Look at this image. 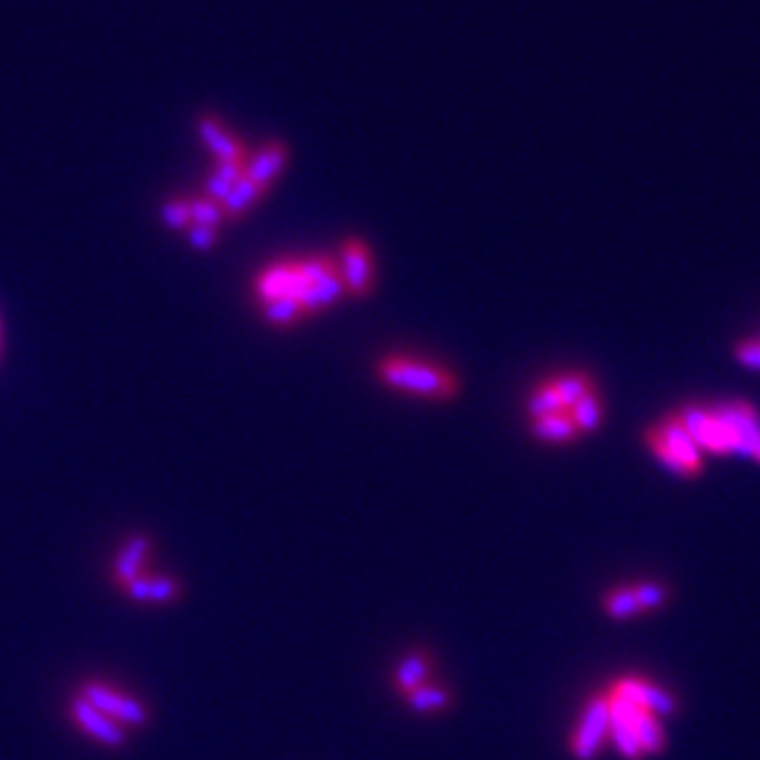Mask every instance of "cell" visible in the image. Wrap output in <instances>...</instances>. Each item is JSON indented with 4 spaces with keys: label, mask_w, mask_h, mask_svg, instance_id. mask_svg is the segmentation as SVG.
<instances>
[{
    "label": "cell",
    "mask_w": 760,
    "mask_h": 760,
    "mask_svg": "<svg viewBox=\"0 0 760 760\" xmlns=\"http://www.w3.org/2000/svg\"><path fill=\"white\" fill-rule=\"evenodd\" d=\"M197 131H200L202 143H205L207 151L214 155L217 163L244 160V146L219 123V119H214V116H202L200 123H197Z\"/></svg>",
    "instance_id": "12"
},
{
    "label": "cell",
    "mask_w": 760,
    "mask_h": 760,
    "mask_svg": "<svg viewBox=\"0 0 760 760\" xmlns=\"http://www.w3.org/2000/svg\"><path fill=\"white\" fill-rule=\"evenodd\" d=\"M569 411L576 428L581 431V436L583 433H596L598 428H601L603 419H606V406H603V396L598 389L583 396L581 401H576Z\"/></svg>",
    "instance_id": "20"
},
{
    "label": "cell",
    "mask_w": 760,
    "mask_h": 760,
    "mask_svg": "<svg viewBox=\"0 0 760 760\" xmlns=\"http://www.w3.org/2000/svg\"><path fill=\"white\" fill-rule=\"evenodd\" d=\"M286 163H288V148L278 141L266 143V146L261 148V151H256L254 158L246 163L244 175L254 180L259 187L269 190L271 183H274L278 175L283 173Z\"/></svg>",
    "instance_id": "13"
},
{
    "label": "cell",
    "mask_w": 760,
    "mask_h": 760,
    "mask_svg": "<svg viewBox=\"0 0 760 760\" xmlns=\"http://www.w3.org/2000/svg\"><path fill=\"white\" fill-rule=\"evenodd\" d=\"M69 711H72V719L77 721L79 729L89 733V736L96 738L99 743H104V746L119 748L123 746V741H126V731H123L119 721L106 716L104 711L96 709L94 704H89V701L79 697V694L72 699V709Z\"/></svg>",
    "instance_id": "10"
},
{
    "label": "cell",
    "mask_w": 760,
    "mask_h": 760,
    "mask_svg": "<svg viewBox=\"0 0 760 760\" xmlns=\"http://www.w3.org/2000/svg\"><path fill=\"white\" fill-rule=\"evenodd\" d=\"M549 379H551V384H554L556 394H559L561 401H564L566 409H571L576 401H581L583 396L596 392L598 389L596 379H593L588 372H583V369L556 374V377H549Z\"/></svg>",
    "instance_id": "19"
},
{
    "label": "cell",
    "mask_w": 760,
    "mask_h": 760,
    "mask_svg": "<svg viewBox=\"0 0 760 760\" xmlns=\"http://www.w3.org/2000/svg\"><path fill=\"white\" fill-rule=\"evenodd\" d=\"M733 357L738 360V365L760 372V337H748V340L738 342L733 347Z\"/></svg>",
    "instance_id": "27"
},
{
    "label": "cell",
    "mask_w": 760,
    "mask_h": 760,
    "mask_svg": "<svg viewBox=\"0 0 760 760\" xmlns=\"http://www.w3.org/2000/svg\"><path fill=\"white\" fill-rule=\"evenodd\" d=\"M337 269H340V264L330 256L278 261L256 278V298L261 303L274 301V298H296L301 303V296L313 283L323 281L325 276L335 274Z\"/></svg>",
    "instance_id": "3"
},
{
    "label": "cell",
    "mask_w": 760,
    "mask_h": 760,
    "mask_svg": "<svg viewBox=\"0 0 760 760\" xmlns=\"http://www.w3.org/2000/svg\"><path fill=\"white\" fill-rule=\"evenodd\" d=\"M377 379L387 389L428 401H453L460 379L451 367L416 355H384L377 362Z\"/></svg>",
    "instance_id": "1"
},
{
    "label": "cell",
    "mask_w": 760,
    "mask_h": 760,
    "mask_svg": "<svg viewBox=\"0 0 760 760\" xmlns=\"http://www.w3.org/2000/svg\"><path fill=\"white\" fill-rule=\"evenodd\" d=\"M601 606L603 613L613 620H630L635 618V615H640L638 601H635L633 593V583H628V586H615L603 593Z\"/></svg>",
    "instance_id": "21"
},
{
    "label": "cell",
    "mask_w": 760,
    "mask_h": 760,
    "mask_svg": "<svg viewBox=\"0 0 760 760\" xmlns=\"http://www.w3.org/2000/svg\"><path fill=\"white\" fill-rule=\"evenodd\" d=\"M148 551H151V542H148L146 537H133L131 542L123 547L114 566V581L119 583L121 588H126L128 583L141 576V566Z\"/></svg>",
    "instance_id": "17"
},
{
    "label": "cell",
    "mask_w": 760,
    "mask_h": 760,
    "mask_svg": "<svg viewBox=\"0 0 760 760\" xmlns=\"http://www.w3.org/2000/svg\"><path fill=\"white\" fill-rule=\"evenodd\" d=\"M645 443L652 451V456L660 460L669 473L679 475V478H699L704 473V458H701V448L682 424L679 414L662 416L660 424L650 426L645 431Z\"/></svg>",
    "instance_id": "2"
},
{
    "label": "cell",
    "mask_w": 760,
    "mask_h": 760,
    "mask_svg": "<svg viewBox=\"0 0 760 760\" xmlns=\"http://www.w3.org/2000/svg\"><path fill=\"white\" fill-rule=\"evenodd\" d=\"M633 593H635V601H638L640 615L657 613V610H662L669 601H672V586L662 581H652V578L633 583Z\"/></svg>",
    "instance_id": "22"
},
{
    "label": "cell",
    "mask_w": 760,
    "mask_h": 760,
    "mask_svg": "<svg viewBox=\"0 0 760 760\" xmlns=\"http://www.w3.org/2000/svg\"><path fill=\"white\" fill-rule=\"evenodd\" d=\"M261 308H264V318L276 328H291L305 318L303 305L296 298H274V301L261 303Z\"/></svg>",
    "instance_id": "24"
},
{
    "label": "cell",
    "mask_w": 760,
    "mask_h": 760,
    "mask_svg": "<svg viewBox=\"0 0 760 760\" xmlns=\"http://www.w3.org/2000/svg\"><path fill=\"white\" fill-rule=\"evenodd\" d=\"M401 701H404V704L409 706V711H414V714L431 716V714H443V711L453 709V704H456V694H453V689L448 687V684L438 682V679H431V682L421 684L419 689L406 694Z\"/></svg>",
    "instance_id": "14"
},
{
    "label": "cell",
    "mask_w": 760,
    "mask_h": 760,
    "mask_svg": "<svg viewBox=\"0 0 760 760\" xmlns=\"http://www.w3.org/2000/svg\"><path fill=\"white\" fill-rule=\"evenodd\" d=\"M232 187H234V183H229V180L219 178V175L212 173L210 180H207V185H205V195L212 197L214 202H219V205H222V202L227 200L229 192H232Z\"/></svg>",
    "instance_id": "29"
},
{
    "label": "cell",
    "mask_w": 760,
    "mask_h": 760,
    "mask_svg": "<svg viewBox=\"0 0 760 760\" xmlns=\"http://www.w3.org/2000/svg\"><path fill=\"white\" fill-rule=\"evenodd\" d=\"M610 736V697L608 692L593 694L583 704L576 729L569 738V753L576 760H596Z\"/></svg>",
    "instance_id": "4"
},
{
    "label": "cell",
    "mask_w": 760,
    "mask_h": 760,
    "mask_svg": "<svg viewBox=\"0 0 760 760\" xmlns=\"http://www.w3.org/2000/svg\"><path fill=\"white\" fill-rule=\"evenodd\" d=\"M748 458H753V460H756V463L760 465V438H758V441H756V446H753L751 456H748Z\"/></svg>",
    "instance_id": "31"
},
{
    "label": "cell",
    "mask_w": 760,
    "mask_h": 760,
    "mask_svg": "<svg viewBox=\"0 0 760 760\" xmlns=\"http://www.w3.org/2000/svg\"><path fill=\"white\" fill-rule=\"evenodd\" d=\"M165 227L170 229H185L190 222V200H170L165 202L163 210H160Z\"/></svg>",
    "instance_id": "26"
},
{
    "label": "cell",
    "mask_w": 760,
    "mask_h": 760,
    "mask_svg": "<svg viewBox=\"0 0 760 760\" xmlns=\"http://www.w3.org/2000/svg\"><path fill=\"white\" fill-rule=\"evenodd\" d=\"M224 219V210L219 202H214L212 197H192L190 200V222L197 227H214Z\"/></svg>",
    "instance_id": "25"
},
{
    "label": "cell",
    "mask_w": 760,
    "mask_h": 760,
    "mask_svg": "<svg viewBox=\"0 0 760 760\" xmlns=\"http://www.w3.org/2000/svg\"><path fill=\"white\" fill-rule=\"evenodd\" d=\"M711 409H714L719 424L724 426L733 453L751 456L753 446H756V441L760 438V414L756 406L743 399H733L711 406Z\"/></svg>",
    "instance_id": "5"
},
{
    "label": "cell",
    "mask_w": 760,
    "mask_h": 760,
    "mask_svg": "<svg viewBox=\"0 0 760 760\" xmlns=\"http://www.w3.org/2000/svg\"><path fill=\"white\" fill-rule=\"evenodd\" d=\"M566 409L564 401H561V396L556 394L554 384H551V379H544V382H539L537 387L532 389L527 396V416L529 421L532 419H539V416H547V414H554V411H561Z\"/></svg>",
    "instance_id": "23"
},
{
    "label": "cell",
    "mask_w": 760,
    "mask_h": 760,
    "mask_svg": "<svg viewBox=\"0 0 760 760\" xmlns=\"http://www.w3.org/2000/svg\"><path fill=\"white\" fill-rule=\"evenodd\" d=\"M244 170H246L244 160H232V163H217V168H214V175L229 180V183H237V180L244 175Z\"/></svg>",
    "instance_id": "30"
},
{
    "label": "cell",
    "mask_w": 760,
    "mask_h": 760,
    "mask_svg": "<svg viewBox=\"0 0 760 760\" xmlns=\"http://www.w3.org/2000/svg\"><path fill=\"white\" fill-rule=\"evenodd\" d=\"M633 726H635V736H638V743H640L642 753H645V758L665 753L667 731H665V726H662L660 716L650 714V711H645V709H638L635 711Z\"/></svg>",
    "instance_id": "15"
},
{
    "label": "cell",
    "mask_w": 760,
    "mask_h": 760,
    "mask_svg": "<svg viewBox=\"0 0 760 760\" xmlns=\"http://www.w3.org/2000/svg\"><path fill=\"white\" fill-rule=\"evenodd\" d=\"M264 195H266L264 187H259V185L254 183V180L246 178V175H242V178H239L237 183H234L232 192H229V195H227V200L222 202L224 217H229V219L244 217V214L249 212L251 207H254L256 202H259Z\"/></svg>",
    "instance_id": "18"
},
{
    "label": "cell",
    "mask_w": 760,
    "mask_h": 760,
    "mask_svg": "<svg viewBox=\"0 0 760 760\" xmlns=\"http://www.w3.org/2000/svg\"><path fill=\"white\" fill-rule=\"evenodd\" d=\"M187 242L195 246L197 251H210L212 246L217 244V229L197 227V224H192V227L187 229Z\"/></svg>",
    "instance_id": "28"
},
{
    "label": "cell",
    "mask_w": 760,
    "mask_h": 760,
    "mask_svg": "<svg viewBox=\"0 0 760 760\" xmlns=\"http://www.w3.org/2000/svg\"><path fill=\"white\" fill-rule=\"evenodd\" d=\"M340 276L347 296L365 298L374 288V256L362 239H345L340 246Z\"/></svg>",
    "instance_id": "8"
},
{
    "label": "cell",
    "mask_w": 760,
    "mask_h": 760,
    "mask_svg": "<svg viewBox=\"0 0 760 760\" xmlns=\"http://www.w3.org/2000/svg\"><path fill=\"white\" fill-rule=\"evenodd\" d=\"M79 697H84L96 709L104 711L106 716L119 721L121 726H138L141 729V726H146L151 721V714H148V709L141 701L128 697V694H123L104 682H84L82 689H79Z\"/></svg>",
    "instance_id": "7"
},
{
    "label": "cell",
    "mask_w": 760,
    "mask_h": 760,
    "mask_svg": "<svg viewBox=\"0 0 760 760\" xmlns=\"http://www.w3.org/2000/svg\"><path fill=\"white\" fill-rule=\"evenodd\" d=\"M433 674H436V655H433L431 647H414L396 662L392 672L394 694L404 699L406 694L419 689L421 684L431 682Z\"/></svg>",
    "instance_id": "9"
},
{
    "label": "cell",
    "mask_w": 760,
    "mask_h": 760,
    "mask_svg": "<svg viewBox=\"0 0 760 760\" xmlns=\"http://www.w3.org/2000/svg\"><path fill=\"white\" fill-rule=\"evenodd\" d=\"M608 692L613 697H620L630 704L640 706V709L650 711L655 716H672L679 711V701L672 692L652 679L640 677V674H628V677H618L608 684Z\"/></svg>",
    "instance_id": "6"
},
{
    "label": "cell",
    "mask_w": 760,
    "mask_h": 760,
    "mask_svg": "<svg viewBox=\"0 0 760 760\" xmlns=\"http://www.w3.org/2000/svg\"><path fill=\"white\" fill-rule=\"evenodd\" d=\"M126 593L133 601H153V603H168L175 601L180 593V583L175 578L168 576H155V578H141L131 581L126 586Z\"/></svg>",
    "instance_id": "16"
},
{
    "label": "cell",
    "mask_w": 760,
    "mask_h": 760,
    "mask_svg": "<svg viewBox=\"0 0 760 760\" xmlns=\"http://www.w3.org/2000/svg\"><path fill=\"white\" fill-rule=\"evenodd\" d=\"M529 431H532V436L539 443H547V446H571V443H576L581 438V431H578L574 419H571L569 409L532 419L529 421Z\"/></svg>",
    "instance_id": "11"
}]
</instances>
